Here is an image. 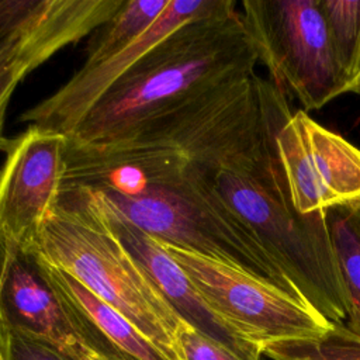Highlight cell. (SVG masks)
<instances>
[{"instance_id": "obj_1", "label": "cell", "mask_w": 360, "mask_h": 360, "mask_svg": "<svg viewBox=\"0 0 360 360\" xmlns=\"http://www.w3.org/2000/svg\"><path fill=\"white\" fill-rule=\"evenodd\" d=\"M291 114L287 96L256 75L190 162L283 269L301 301L343 325L346 302L328 212L295 210L278 158L277 132Z\"/></svg>"}, {"instance_id": "obj_2", "label": "cell", "mask_w": 360, "mask_h": 360, "mask_svg": "<svg viewBox=\"0 0 360 360\" xmlns=\"http://www.w3.org/2000/svg\"><path fill=\"white\" fill-rule=\"evenodd\" d=\"M257 51L238 11L181 25L136 60L68 136L122 139L143 122L255 73Z\"/></svg>"}, {"instance_id": "obj_3", "label": "cell", "mask_w": 360, "mask_h": 360, "mask_svg": "<svg viewBox=\"0 0 360 360\" xmlns=\"http://www.w3.org/2000/svg\"><path fill=\"white\" fill-rule=\"evenodd\" d=\"M32 255L75 277L172 360H183L177 333L184 322L117 236L96 191L62 187Z\"/></svg>"}, {"instance_id": "obj_4", "label": "cell", "mask_w": 360, "mask_h": 360, "mask_svg": "<svg viewBox=\"0 0 360 360\" xmlns=\"http://www.w3.org/2000/svg\"><path fill=\"white\" fill-rule=\"evenodd\" d=\"M100 194L152 238L242 269L301 301L283 269L226 208L193 163L181 181L152 188L139 197Z\"/></svg>"}, {"instance_id": "obj_5", "label": "cell", "mask_w": 360, "mask_h": 360, "mask_svg": "<svg viewBox=\"0 0 360 360\" xmlns=\"http://www.w3.org/2000/svg\"><path fill=\"white\" fill-rule=\"evenodd\" d=\"M242 20L273 84L307 110L346 93L321 0H243Z\"/></svg>"}, {"instance_id": "obj_6", "label": "cell", "mask_w": 360, "mask_h": 360, "mask_svg": "<svg viewBox=\"0 0 360 360\" xmlns=\"http://www.w3.org/2000/svg\"><path fill=\"white\" fill-rule=\"evenodd\" d=\"M160 243L186 271L204 302L231 328L262 347L273 342L318 338L333 326L311 307L263 278Z\"/></svg>"}, {"instance_id": "obj_7", "label": "cell", "mask_w": 360, "mask_h": 360, "mask_svg": "<svg viewBox=\"0 0 360 360\" xmlns=\"http://www.w3.org/2000/svg\"><path fill=\"white\" fill-rule=\"evenodd\" d=\"M276 142L300 214L360 211V148L318 124L305 110L291 114Z\"/></svg>"}, {"instance_id": "obj_8", "label": "cell", "mask_w": 360, "mask_h": 360, "mask_svg": "<svg viewBox=\"0 0 360 360\" xmlns=\"http://www.w3.org/2000/svg\"><path fill=\"white\" fill-rule=\"evenodd\" d=\"M68 136L35 125L14 136L0 167V246L35 253L59 201Z\"/></svg>"}, {"instance_id": "obj_9", "label": "cell", "mask_w": 360, "mask_h": 360, "mask_svg": "<svg viewBox=\"0 0 360 360\" xmlns=\"http://www.w3.org/2000/svg\"><path fill=\"white\" fill-rule=\"evenodd\" d=\"M233 0H170L159 20L110 59L79 69L53 94L25 110L20 121L69 136L98 98L148 51L194 20L233 13Z\"/></svg>"}, {"instance_id": "obj_10", "label": "cell", "mask_w": 360, "mask_h": 360, "mask_svg": "<svg viewBox=\"0 0 360 360\" xmlns=\"http://www.w3.org/2000/svg\"><path fill=\"white\" fill-rule=\"evenodd\" d=\"M191 163L180 149L158 143H75L68 138L62 187H87L103 194L139 197L181 181Z\"/></svg>"}, {"instance_id": "obj_11", "label": "cell", "mask_w": 360, "mask_h": 360, "mask_svg": "<svg viewBox=\"0 0 360 360\" xmlns=\"http://www.w3.org/2000/svg\"><path fill=\"white\" fill-rule=\"evenodd\" d=\"M0 329L52 342L79 360H103L83 339L38 257L0 246Z\"/></svg>"}, {"instance_id": "obj_12", "label": "cell", "mask_w": 360, "mask_h": 360, "mask_svg": "<svg viewBox=\"0 0 360 360\" xmlns=\"http://www.w3.org/2000/svg\"><path fill=\"white\" fill-rule=\"evenodd\" d=\"M97 195L111 228L143 267L176 315L184 323L243 360H262V346L231 328L204 302L186 271L167 253L165 246L124 218L100 193Z\"/></svg>"}, {"instance_id": "obj_13", "label": "cell", "mask_w": 360, "mask_h": 360, "mask_svg": "<svg viewBox=\"0 0 360 360\" xmlns=\"http://www.w3.org/2000/svg\"><path fill=\"white\" fill-rule=\"evenodd\" d=\"M38 260L68 305L83 339L103 360H172L132 322L96 297L75 277L41 257Z\"/></svg>"}, {"instance_id": "obj_14", "label": "cell", "mask_w": 360, "mask_h": 360, "mask_svg": "<svg viewBox=\"0 0 360 360\" xmlns=\"http://www.w3.org/2000/svg\"><path fill=\"white\" fill-rule=\"evenodd\" d=\"M330 245L346 302V328L360 338V211H328Z\"/></svg>"}, {"instance_id": "obj_15", "label": "cell", "mask_w": 360, "mask_h": 360, "mask_svg": "<svg viewBox=\"0 0 360 360\" xmlns=\"http://www.w3.org/2000/svg\"><path fill=\"white\" fill-rule=\"evenodd\" d=\"M169 1L124 0L115 14L90 39L84 66L101 63L141 38L159 20Z\"/></svg>"}, {"instance_id": "obj_16", "label": "cell", "mask_w": 360, "mask_h": 360, "mask_svg": "<svg viewBox=\"0 0 360 360\" xmlns=\"http://www.w3.org/2000/svg\"><path fill=\"white\" fill-rule=\"evenodd\" d=\"M321 6L347 93L360 72V0H321Z\"/></svg>"}, {"instance_id": "obj_17", "label": "cell", "mask_w": 360, "mask_h": 360, "mask_svg": "<svg viewBox=\"0 0 360 360\" xmlns=\"http://www.w3.org/2000/svg\"><path fill=\"white\" fill-rule=\"evenodd\" d=\"M262 354L273 360H360V338L333 325L318 338L267 343Z\"/></svg>"}, {"instance_id": "obj_18", "label": "cell", "mask_w": 360, "mask_h": 360, "mask_svg": "<svg viewBox=\"0 0 360 360\" xmlns=\"http://www.w3.org/2000/svg\"><path fill=\"white\" fill-rule=\"evenodd\" d=\"M46 60L13 31L0 28V152L6 153L13 138L4 134L6 112L20 82Z\"/></svg>"}, {"instance_id": "obj_19", "label": "cell", "mask_w": 360, "mask_h": 360, "mask_svg": "<svg viewBox=\"0 0 360 360\" xmlns=\"http://www.w3.org/2000/svg\"><path fill=\"white\" fill-rule=\"evenodd\" d=\"M0 353L4 360H79L52 342L8 329H0Z\"/></svg>"}, {"instance_id": "obj_20", "label": "cell", "mask_w": 360, "mask_h": 360, "mask_svg": "<svg viewBox=\"0 0 360 360\" xmlns=\"http://www.w3.org/2000/svg\"><path fill=\"white\" fill-rule=\"evenodd\" d=\"M177 343L183 360H243L222 345L201 335L187 323L177 333Z\"/></svg>"}, {"instance_id": "obj_21", "label": "cell", "mask_w": 360, "mask_h": 360, "mask_svg": "<svg viewBox=\"0 0 360 360\" xmlns=\"http://www.w3.org/2000/svg\"><path fill=\"white\" fill-rule=\"evenodd\" d=\"M347 93H356V94L360 96V72H359V75L356 76V79L352 82V84L349 86Z\"/></svg>"}, {"instance_id": "obj_22", "label": "cell", "mask_w": 360, "mask_h": 360, "mask_svg": "<svg viewBox=\"0 0 360 360\" xmlns=\"http://www.w3.org/2000/svg\"><path fill=\"white\" fill-rule=\"evenodd\" d=\"M0 360H4V359H3V356H1V353H0Z\"/></svg>"}]
</instances>
